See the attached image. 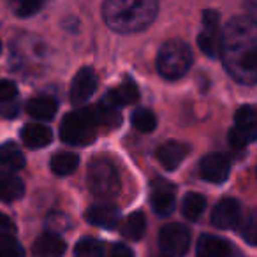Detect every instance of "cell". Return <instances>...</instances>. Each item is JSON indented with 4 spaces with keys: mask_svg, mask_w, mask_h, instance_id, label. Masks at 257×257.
Listing matches in <instances>:
<instances>
[{
    "mask_svg": "<svg viewBox=\"0 0 257 257\" xmlns=\"http://www.w3.org/2000/svg\"><path fill=\"white\" fill-rule=\"evenodd\" d=\"M224 67L241 85L252 86L257 81V29L248 16L229 20L220 41Z\"/></svg>",
    "mask_w": 257,
    "mask_h": 257,
    "instance_id": "obj_1",
    "label": "cell"
},
{
    "mask_svg": "<svg viewBox=\"0 0 257 257\" xmlns=\"http://www.w3.org/2000/svg\"><path fill=\"white\" fill-rule=\"evenodd\" d=\"M157 13L155 0H107L102 6L107 27L118 34L141 32L155 22Z\"/></svg>",
    "mask_w": 257,
    "mask_h": 257,
    "instance_id": "obj_2",
    "label": "cell"
},
{
    "mask_svg": "<svg viewBox=\"0 0 257 257\" xmlns=\"http://www.w3.org/2000/svg\"><path fill=\"white\" fill-rule=\"evenodd\" d=\"M99 120L93 107H81V109L71 111L62 120L60 138L67 145H90L97 136Z\"/></svg>",
    "mask_w": 257,
    "mask_h": 257,
    "instance_id": "obj_3",
    "label": "cell"
},
{
    "mask_svg": "<svg viewBox=\"0 0 257 257\" xmlns=\"http://www.w3.org/2000/svg\"><path fill=\"white\" fill-rule=\"evenodd\" d=\"M192 65V51L182 41H168L157 55V71L164 79H180Z\"/></svg>",
    "mask_w": 257,
    "mask_h": 257,
    "instance_id": "obj_4",
    "label": "cell"
},
{
    "mask_svg": "<svg viewBox=\"0 0 257 257\" xmlns=\"http://www.w3.org/2000/svg\"><path fill=\"white\" fill-rule=\"evenodd\" d=\"M88 189L92 190L93 196L111 199L120 190V175L118 169L109 159L97 157L90 162L88 175H86Z\"/></svg>",
    "mask_w": 257,
    "mask_h": 257,
    "instance_id": "obj_5",
    "label": "cell"
},
{
    "mask_svg": "<svg viewBox=\"0 0 257 257\" xmlns=\"http://www.w3.org/2000/svg\"><path fill=\"white\" fill-rule=\"evenodd\" d=\"M234 121L227 140L231 147L243 148L255 140V109L252 106H241L236 111Z\"/></svg>",
    "mask_w": 257,
    "mask_h": 257,
    "instance_id": "obj_6",
    "label": "cell"
},
{
    "mask_svg": "<svg viewBox=\"0 0 257 257\" xmlns=\"http://www.w3.org/2000/svg\"><path fill=\"white\" fill-rule=\"evenodd\" d=\"M220 41L222 32L218 25V13L206 9L203 13V30L197 36V44L206 57L217 58L220 55Z\"/></svg>",
    "mask_w": 257,
    "mask_h": 257,
    "instance_id": "obj_7",
    "label": "cell"
},
{
    "mask_svg": "<svg viewBox=\"0 0 257 257\" xmlns=\"http://www.w3.org/2000/svg\"><path fill=\"white\" fill-rule=\"evenodd\" d=\"M159 245L168 255L180 257L190 246V231L182 224H168L159 232Z\"/></svg>",
    "mask_w": 257,
    "mask_h": 257,
    "instance_id": "obj_8",
    "label": "cell"
},
{
    "mask_svg": "<svg viewBox=\"0 0 257 257\" xmlns=\"http://www.w3.org/2000/svg\"><path fill=\"white\" fill-rule=\"evenodd\" d=\"M150 204L159 217H169L175 211L176 187L164 178H155L150 185Z\"/></svg>",
    "mask_w": 257,
    "mask_h": 257,
    "instance_id": "obj_9",
    "label": "cell"
},
{
    "mask_svg": "<svg viewBox=\"0 0 257 257\" xmlns=\"http://www.w3.org/2000/svg\"><path fill=\"white\" fill-rule=\"evenodd\" d=\"M231 173V162L222 154H208L199 162V175L203 180L215 185H220L229 178Z\"/></svg>",
    "mask_w": 257,
    "mask_h": 257,
    "instance_id": "obj_10",
    "label": "cell"
},
{
    "mask_svg": "<svg viewBox=\"0 0 257 257\" xmlns=\"http://www.w3.org/2000/svg\"><path fill=\"white\" fill-rule=\"evenodd\" d=\"M241 206L234 197H224L211 211V224L218 229H232L239 220Z\"/></svg>",
    "mask_w": 257,
    "mask_h": 257,
    "instance_id": "obj_11",
    "label": "cell"
},
{
    "mask_svg": "<svg viewBox=\"0 0 257 257\" xmlns=\"http://www.w3.org/2000/svg\"><path fill=\"white\" fill-rule=\"evenodd\" d=\"M99 85V78L97 74L88 67H83L78 74L74 76L71 85V100L74 104H81L88 100L93 95Z\"/></svg>",
    "mask_w": 257,
    "mask_h": 257,
    "instance_id": "obj_12",
    "label": "cell"
},
{
    "mask_svg": "<svg viewBox=\"0 0 257 257\" xmlns=\"http://www.w3.org/2000/svg\"><path fill=\"white\" fill-rule=\"evenodd\" d=\"M190 154V147L182 141H166L157 150V159L168 171H175Z\"/></svg>",
    "mask_w": 257,
    "mask_h": 257,
    "instance_id": "obj_13",
    "label": "cell"
},
{
    "mask_svg": "<svg viewBox=\"0 0 257 257\" xmlns=\"http://www.w3.org/2000/svg\"><path fill=\"white\" fill-rule=\"evenodd\" d=\"M85 217L92 225L104 227V229H113L118 225V220H120V211H118V208L113 206V204L100 203V204H93V206H90Z\"/></svg>",
    "mask_w": 257,
    "mask_h": 257,
    "instance_id": "obj_14",
    "label": "cell"
},
{
    "mask_svg": "<svg viewBox=\"0 0 257 257\" xmlns=\"http://www.w3.org/2000/svg\"><path fill=\"white\" fill-rule=\"evenodd\" d=\"M138 97H140V90H138V85L134 83V79L125 78L120 85H116L107 92L106 104H109L113 107L127 106V104L136 102Z\"/></svg>",
    "mask_w": 257,
    "mask_h": 257,
    "instance_id": "obj_15",
    "label": "cell"
},
{
    "mask_svg": "<svg viewBox=\"0 0 257 257\" xmlns=\"http://www.w3.org/2000/svg\"><path fill=\"white\" fill-rule=\"evenodd\" d=\"M65 241L55 232H44L34 243V255L36 257H62L65 253Z\"/></svg>",
    "mask_w": 257,
    "mask_h": 257,
    "instance_id": "obj_16",
    "label": "cell"
},
{
    "mask_svg": "<svg viewBox=\"0 0 257 257\" xmlns=\"http://www.w3.org/2000/svg\"><path fill=\"white\" fill-rule=\"evenodd\" d=\"M22 140L29 148L39 150V148H44L51 143L53 133H51L50 127H46V125H43V123H29L23 127Z\"/></svg>",
    "mask_w": 257,
    "mask_h": 257,
    "instance_id": "obj_17",
    "label": "cell"
},
{
    "mask_svg": "<svg viewBox=\"0 0 257 257\" xmlns=\"http://www.w3.org/2000/svg\"><path fill=\"white\" fill-rule=\"evenodd\" d=\"M23 168H25V157L18 145L13 141L0 145V171L13 175L15 171H20Z\"/></svg>",
    "mask_w": 257,
    "mask_h": 257,
    "instance_id": "obj_18",
    "label": "cell"
},
{
    "mask_svg": "<svg viewBox=\"0 0 257 257\" xmlns=\"http://www.w3.org/2000/svg\"><path fill=\"white\" fill-rule=\"evenodd\" d=\"M229 245L213 234H203L197 239V257H227Z\"/></svg>",
    "mask_w": 257,
    "mask_h": 257,
    "instance_id": "obj_19",
    "label": "cell"
},
{
    "mask_svg": "<svg viewBox=\"0 0 257 257\" xmlns=\"http://www.w3.org/2000/svg\"><path fill=\"white\" fill-rule=\"evenodd\" d=\"M58 109L53 97H34L27 102V113L37 120H51Z\"/></svg>",
    "mask_w": 257,
    "mask_h": 257,
    "instance_id": "obj_20",
    "label": "cell"
},
{
    "mask_svg": "<svg viewBox=\"0 0 257 257\" xmlns=\"http://www.w3.org/2000/svg\"><path fill=\"white\" fill-rule=\"evenodd\" d=\"M23 192H25V185L18 176L0 171V201L11 203V201L20 199Z\"/></svg>",
    "mask_w": 257,
    "mask_h": 257,
    "instance_id": "obj_21",
    "label": "cell"
},
{
    "mask_svg": "<svg viewBox=\"0 0 257 257\" xmlns=\"http://www.w3.org/2000/svg\"><path fill=\"white\" fill-rule=\"evenodd\" d=\"M147 231V218L143 211H134L127 217V220L121 225V236L133 241H140Z\"/></svg>",
    "mask_w": 257,
    "mask_h": 257,
    "instance_id": "obj_22",
    "label": "cell"
},
{
    "mask_svg": "<svg viewBox=\"0 0 257 257\" xmlns=\"http://www.w3.org/2000/svg\"><path fill=\"white\" fill-rule=\"evenodd\" d=\"M78 164H79V157L72 154V152H57V154H53L50 162L51 171L57 176L71 175V173L76 171Z\"/></svg>",
    "mask_w": 257,
    "mask_h": 257,
    "instance_id": "obj_23",
    "label": "cell"
},
{
    "mask_svg": "<svg viewBox=\"0 0 257 257\" xmlns=\"http://www.w3.org/2000/svg\"><path fill=\"white\" fill-rule=\"evenodd\" d=\"M204 208H206V197L199 192H189L183 197L182 203V213L187 220L196 222L201 218V215L204 213Z\"/></svg>",
    "mask_w": 257,
    "mask_h": 257,
    "instance_id": "obj_24",
    "label": "cell"
},
{
    "mask_svg": "<svg viewBox=\"0 0 257 257\" xmlns=\"http://www.w3.org/2000/svg\"><path fill=\"white\" fill-rule=\"evenodd\" d=\"M104 246L95 238H83L74 248V257H102Z\"/></svg>",
    "mask_w": 257,
    "mask_h": 257,
    "instance_id": "obj_25",
    "label": "cell"
},
{
    "mask_svg": "<svg viewBox=\"0 0 257 257\" xmlns=\"http://www.w3.org/2000/svg\"><path fill=\"white\" fill-rule=\"evenodd\" d=\"M133 125L140 131V133H152L157 127V118L150 109H136L133 113Z\"/></svg>",
    "mask_w": 257,
    "mask_h": 257,
    "instance_id": "obj_26",
    "label": "cell"
},
{
    "mask_svg": "<svg viewBox=\"0 0 257 257\" xmlns=\"http://www.w3.org/2000/svg\"><path fill=\"white\" fill-rule=\"evenodd\" d=\"M97 114V120H99V125H104V127H116L120 123V113L116 111V107L109 106V104L102 102L93 106Z\"/></svg>",
    "mask_w": 257,
    "mask_h": 257,
    "instance_id": "obj_27",
    "label": "cell"
},
{
    "mask_svg": "<svg viewBox=\"0 0 257 257\" xmlns=\"http://www.w3.org/2000/svg\"><path fill=\"white\" fill-rule=\"evenodd\" d=\"M43 9V2L41 0H22L18 4H15V11L20 18H29L34 16L37 11Z\"/></svg>",
    "mask_w": 257,
    "mask_h": 257,
    "instance_id": "obj_28",
    "label": "cell"
},
{
    "mask_svg": "<svg viewBox=\"0 0 257 257\" xmlns=\"http://www.w3.org/2000/svg\"><path fill=\"white\" fill-rule=\"evenodd\" d=\"M0 257H23V248L15 238L0 243Z\"/></svg>",
    "mask_w": 257,
    "mask_h": 257,
    "instance_id": "obj_29",
    "label": "cell"
},
{
    "mask_svg": "<svg viewBox=\"0 0 257 257\" xmlns=\"http://www.w3.org/2000/svg\"><path fill=\"white\" fill-rule=\"evenodd\" d=\"M16 234V225L8 215H4L0 211V239H13Z\"/></svg>",
    "mask_w": 257,
    "mask_h": 257,
    "instance_id": "obj_30",
    "label": "cell"
},
{
    "mask_svg": "<svg viewBox=\"0 0 257 257\" xmlns=\"http://www.w3.org/2000/svg\"><path fill=\"white\" fill-rule=\"evenodd\" d=\"M16 95H18V86L9 79H2L0 81V102L15 100Z\"/></svg>",
    "mask_w": 257,
    "mask_h": 257,
    "instance_id": "obj_31",
    "label": "cell"
},
{
    "mask_svg": "<svg viewBox=\"0 0 257 257\" xmlns=\"http://www.w3.org/2000/svg\"><path fill=\"white\" fill-rule=\"evenodd\" d=\"M255 217L248 215V218L245 220V227L241 229V236L248 241V245H255V238H257V232H255Z\"/></svg>",
    "mask_w": 257,
    "mask_h": 257,
    "instance_id": "obj_32",
    "label": "cell"
},
{
    "mask_svg": "<svg viewBox=\"0 0 257 257\" xmlns=\"http://www.w3.org/2000/svg\"><path fill=\"white\" fill-rule=\"evenodd\" d=\"M18 102L16 100H9V102H2V106H0V114L2 116H8V118H13L18 114Z\"/></svg>",
    "mask_w": 257,
    "mask_h": 257,
    "instance_id": "obj_33",
    "label": "cell"
},
{
    "mask_svg": "<svg viewBox=\"0 0 257 257\" xmlns=\"http://www.w3.org/2000/svg\"><path fill=\"white\" fill-rule=\"evenodd\" d=\"M111 257H134V252L125 245H114L111 250Z\"/></svg>",
    "mask_w": 257,
    "mask_h": 257,
    "instance_id": "obj_34",
    "label": "cell"
},
{
    "mask_svg": "<svg viewBox=\"0 0 257 257\" xmlns=\"http://www.w3.org/2000/svg\"><path fill=\"white\" fill-rule=\"evenodd\" d=\"M0 53H2V43H0Z\"/></svg>",
    "mask_w": 257,
    "mask_h": 257,
    "instance_id": "obj_35",
    "label": "cell"
},
{
    "mask_svg": "<svg viewBox=\"0 0 257 257\" xmlns=\"http://www.w3.org/2000/svg\"><path fill=\"white\" fill-rule=\"evenodd\" d=\"M154 257H166V255H154Z\"/></svg>",
    "mask_w": 257,
    "mask_h": 257,
    "instance_id": "obj_36",
    "label": "cell"
}]
</instances>
